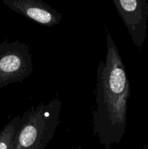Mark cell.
Segmentation results:
<instances>
[{
  "mask_svg": "<svg viewBox=\"0 0 148 149\" xmlns=\"http://www.w3.org/2000/svg\"><path fill=\"white\" fill-rule=\"evenodd\" d=\"M73 149H82L81 148V147H77V148H73Z\"/></svg>",
  "mask_w": 148,
  "mask_h": 149,
  "instance_id": "obj_8",
  "label": "cell"
},
{
  "mask_svg": "<svg viewBox=\"0 0 148 149\" xmlns=\"http://www.w3.org/2000/svg\"><path fill=\"white\" fill-rule=\"evenodd\" d=\"M33 59L28 44L4 41L0 44V89L23 82L33 72Z\"/></svg>",
  "mask_w": 148,
  "mask_h": 149,
  "instance_id": "obj_3",
  "label": "cell"
},
{
  "mask_svg": "<svg viewBox=\"0 0 148 149\" xmlns=\"http://www.w3.org/2000/svg\"><path fill=\"white\" fill-rule=\"evenodd\" d=\"M105 61L97 68L95 103L91 111L94 135L106 149L121 141L127 124L130 84L117 46L106 29Z\"/></svg>",
  "mask_w": 148,
  "mask_h": 149,
  "instance_id": "obj_1",
  "label": "cell"
},
{
  "mask_svg": "<svg viewBox=\"0 0 148 149\" xmlns=\"http://www.w3.org/2000/svg\"><path fill=\"white\" fill-rule=\"evenodd\" d=\"M62 101L53 98L32 106L21 115L13 149H45L59 123Z\"/></svg>",
  "mask_w": 148,
  "mask_h": 149,
  "instance_id": "obj_2",
  "label": "cell"
},
{
  "mask_svg": "<svg viewBox=\"0 0 148 149\" xmlns=\"http://www.w3.org/2000/svg\"><path fill=\"white\" fill-rule=\"evenodd\" d=\"M20 122L21 115L16 116L0 130V149H13Z\"/></svg>",
  "mask_w": 148,
  "mask_h": 149,
  "instance_id": "obj_6",
  "label": "cell"
},
{
  "mask_svg": "<svg viewBox=\"0 0 148 149\" xmlns=\"http://www.w3.org/2000/svg\"><path fill=\"white\" fill-rule=\"evenodd\" d=\"M3 4L15 13L47 27L58 25L62 14L41 0H3Z\"/></svg>",
  "mask_w": 148,
  "mask_h": 149,
  "instance_id": "obj_5",
  "label": "cell"
},
{
  "mask_svg": "<svg viewBox=\"0 0 148 149\" xmlns=\"http://www.w3.org/2000/svg\"><path fill=\"white\" fill-rule=\"evenodd\" d=\"M113 2L133 43L136 47L142 48L147 36V2L145 0H113Z\"/></svg>",
  "mask_w": 148,
  "mask_h": 149,
  "instance_id": "obj_4",
  "label": "cell"
},
{
  "mask_svg": "<svg viewBox=\"0 0 148 149\" xmlns=\"http://www.w3.org/2000/svg\"><path fill=\"white\" fill-rule=\"evenodd\" d=\"M140 149H148V143L147 145H145L143 147H142Z\"/></svg>",
  "mask_w": 148,
  "mask_h": 149,
  "instance_id": "obj_7",
  "label": "cell"
}]
</instances>
